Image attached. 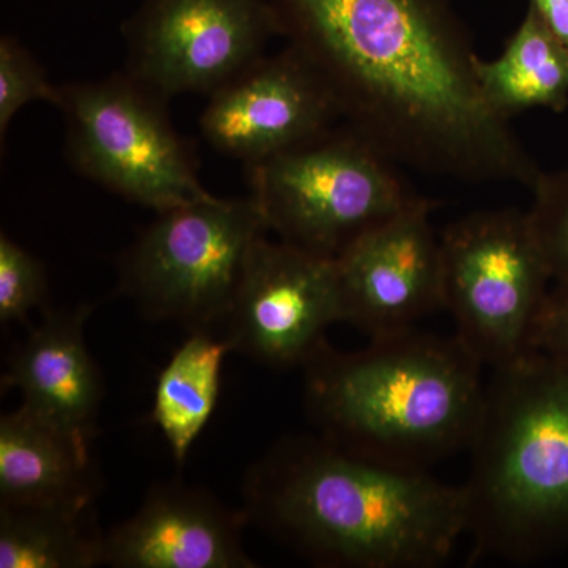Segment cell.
Returning <instances> with one entry per match:
<instances>
[{
	"instance_id": "22",
	"label": "cell",
	"mask_w": 568,
	"mask_h": 568,
	"mask_svg": "<svg viewBox=\"0 0 568 568\" xmlns=\"http://www.w3.org/2000/svg\"><path fill=\"white\" fill-rule=\"evenodd\" d=\"M532 351L568 365V278L552 282L534 331Z\"/></svg>"
},
{
	"instance_id": "14",
	"label": "cell",
	"mask_w": 568,
	"mask_h": 568,
	"mask_svg": "<svg viewBox=\"0 0 568 568\" xmlns=\"http://www.w3.org/2000/svg\"><path fill=\"white\" fill-rule=\"evenodd\" d=\"M93 312L80 305L44 312L43 323L10 355L3 387L20 390L22 407L92 443L103 399V377L85 345Z\"/></svg>"
},
{
	"instance_id": "21",
	"label": "cell",
	"mask_w": 568,
	"mask_h": 568,
	"mask_svg": "<svg viewBox=\"0 0 568 568\" xmlns=\"http://www.w3.org/2000/svg\"><path fill=\"white\" fill-rule=\"evenodd\" d=\"M530 192L529 209L538 241L551 268L552 282L568 278V168L541 171Z\"/></svg>"
},
{
	"instance_id": "3",
	"label": "cell",
	"mask_w": 568,
	"mask_h": 568,
	"mask_svg": "<svg viewBox=\"0 0 568 568\" xmlns=\"http://www.w3.org/2000/svg\"><path fill=\"white\" fill-rule=\"evenodd\" d=\"M304 369L306 410L320 436L357 457L426 470L476 436L484 365L457 335L410 327L355 353L324 342Z\"/></svg>"
},
{
	"instance_id": "9",
	"label": "cell",
	"mask_w": 568,
	"mask_h": 568,
	"mask_svg": "<svg viewBox=\"0 0 568 568\" xmlns=\"http://www.w3.org/2000/svg\"><path fill=\"white\" fill-rule=\"evenodd\" d=\"M283 36L264 0H149L125 26L126 73L170 100L219 91Z\"/></svg>"
},
{
	"instance_id": "17",
	"label": "cell",
	"mask_w": 568,
	"mask_h": 568,
	"mask_svg": "<svg viewBox=\"0 0 568 568\" xmlns=\"http://www.w3.org/2000/svg\"><path fill=\"white\" fill-rule=\"evenodd\" d=\"M230 353L223 336L194 332L160 372L152 420L179 465L185 463L211 420L222 388L224 357Z\"/></svg>"
},
{
	"instance_id": "7",
	"label": "cell",
	"mask_w": 568,
	"mask_h": 568,
	"mask_svg": "<svg viewBox=\"0 0 568 568\" xmlns=\"http://www.w3.org/2000/svg\"><path fill=\"white\" fill-rule=\"evenodd\" d=\"M439 241L443 312L459 342L491 369L532 353L552 275L529 212L469 213Z\"/></svg>"
},
{
	"instance_id": "15",
	"label": "cell",
	"mask_w": 568,
	"mask_h": 568,
	"mask_svg": "<svg viewBox=\"0 0 568 568\" xmlns=\"http://www.w3.org/2000/svg\"><path fill=\"white\" fill-rule=\"evenodd\" d=\"M91 444L26 407L3 414L0 418V504H95L100 484Z\"/></svg>"
},
{
	"instance_id": "10",
	"label": "cell",
	"mask_w": 568,
	"mask_h": 568,
	"mask_svg": "<svg viewBox=\"0 0 568 568\" xmlns=\"http://www.w3.org/2000/svg\"><path fill=\"white\" fill-rule=\"evenodd\" d=\"M343 323L334 257L257 239L223 325L231 353L271 368L306 364L332 324Z\"/></svg>"
},
{
	"instance_id": "12",
	"label": "cell",
	"mask_w": 568,
	"mask_h": 568,
	"mask_svg": "<svg viewBox=\"0 0 568 568\" xmlns=\"http://www.w3.org/2000/svg\"><path fill=\"white\" fill-rule=\"evenodd\" d=\"M436 205L418 197L335 257L343 323L375 338L443 312L440 241L432 224Z\"/></svg>"
},
{
	"instance_id": "16",
	"label": "cell",
	"mask_w": 568,
	"mask_h": 568,
	"mask_svg": "<svg viewBox=\"0 0 568 568\" xmlns=\"http://www.w3.org/2000/svg\"><path fill=\"white\" fill-rule=\"evenodd\" d=\"M476 77L485 102L504 121L536 108H568V51L532 6L499 58L477 55Z\"/></svg>"
},
{
	"instance_id": "13",
	"label": "cell",
	"mask_w": 568,
	"mask_h": 568,
	"mask_svg": "<svg viewBox=\"0 0 568 568\" xmlns=\"http://www.w3.org/2000/svg\"><path fill=\"white\" fill-rule=\"evenodd\" d=\"M245 510L207 489L155 485L136 514L104 536L103 566L115 568H254L246 555Z\"/></svg>"
},
{
	"instance_id": "4",
	"label": "cell",
	"mask_w": 568,
	"mask_h": 568,
	"mask_svg": "<svg viewBox=\"0 0 568 568\" xmlns=\"http://www.w3.org/2000/svg\"><path fill=\"white\" fill-rule=\"evenodd\" d=\"M470 450L473 560L532 562L568 545V365L532 353L491 369Z\"/></svg>"
},
{
	"instance_id": "11",
	"label": "cell",
	"mask_w": 568,
	"mask_h": 568,
	"mask_svg": "<svg viewBox=\"0 0 568 568\" xmlns=\"http://www.w3.org/2000/svg\"><path fill=\"white\" fill-rule=\"evenodd\" d=\"M339 119L327 82L290 44L213 92L200 126L215 151L250 166L315 140Z\"/></svg>"
},
{
	"instance_id": "5",
	"label": "cell",
	"mask_w": 568,
	"mask_h": 568,
	"mask_svg": "<svg viewBox=\"0 0 568 568\" xmlns=\"http://www.w3.org/2000/svg\"><path fill=\"white\" fill-rule=\"evenodd\" d=\"M398 166L345 125L250 164L246 173L268 233L335 260L420 197Z\"/></svg>"
},
{
	"instance_id": "6",
	"label": "cell",
	"mask_w": 568,
	"mask_h": 568,
	"mask_svg": "<svg viewBox=\"0 0 568 568\" xmlns=\"http://www.w3.org/2000/svg\"><path fill=\"white\" fill-rule=\"evenodd\" d=\"M268 233L260 205L209 196L159 212L119 260V291L190 334L226 323L246 257Z\"/></svg>"
},
{
	"instance_id": "20",
	"label": "cell",
	"mask_w": 568,
	"mask_h": 568,
	"mask_svg": "<svg viewBox=\"0 0 568 568\" xmlns=\"http://www.w3.org/2000/svg\"><path fill=\"white\" fill-rule=\"evenodd\" d=\"M48 280L40 260L0 234V323H28L29 312H48Z\"/></svg>"
},
{
	"instance_id": "18",
	"label": "cell",
	"mask_w": 568,
	"mask_h": 568,
	"mask_svg": "<svg viewBox=\"0 0 568 568\" xmlns=\"http://www.w3.org/2000/svg\"><path fill=\"white\" fill-rule=\"evenodd\" d=\"M93 506L0 504V568L103 566L104 536Z\"/></svg>"
},
{
	"instance_id": "2",
	"label": "cell",
	"mask_w": 568,
	"mask_h": 568,
	"mask_svg": "<svg viewBox=\"0 0 568 568\" xmlns=\"http://www.w3.org/2000/svg\"><path fill=\"white\" fill-rule=\"evenodd\" d=\"M244 489L250 523L321 566L435 568L466 536L463 487L357 457L320 435L283 437Z\"/></svg>"
},
{
	"instance_id": "23",
	"label": "cell",
	"mask_w": 568,
	"mask_h": 568,
	"mask_svg": "<svg viewBox=\"0 0 568 568\" xmlns=\"http://www.w3.org/2000/svg\"><path fill=\"white\" fill-rule=\"evenodd\" d=\"M530 6L568 51V0H530Z\"/></svg>"
},
{
	"instance_id": "19",
	"label": "cell",
	"mask_w": 568,
	"mask_h": 568,
	"mask_svg": "<svg viewBox=\"0 0 568 568\" xmlns=\"http://www.w3.org/2000/svg\"><path fill=\"white\" fill-rule=\"evenodd\" d=\"M32 102H48L59 108L61 88L52 84L47 70L31 52L13 39H0V138L6 140L14 115Z\"/></svg>"
},
{
	"instance_id": "1",
	"label": "cell",
	"mask_w": 568,
	"mask_h": 568,
	"mask_svg": "<svg viewBox=\"0 0 568 568\" xmlns=\"http://www.w3.org/2000/svg\"><path fill=\"white\" fill-rule=\"evenodd\" d=\"M283 36L320 71L346 125L399 166L462 183L541 170L485 102L477 52L446 0H278Z\"/></svg>"
},
{
	"instance_id": "8",
	"label": "cell",
	"mask_w": 568,
	"mask_h": 568,
	"mask_svg": "<svg viewBox=\"0 0 568 568\" xmlns=\"http://www.w3.org/2000/svg\"><path fill=\"white\" fill-rule=\"evenodd\" d=\"M164 104L129 73L61 85L59 110L73 170L156 213L212 196Z\"/></svg>"
}]
</instances>
